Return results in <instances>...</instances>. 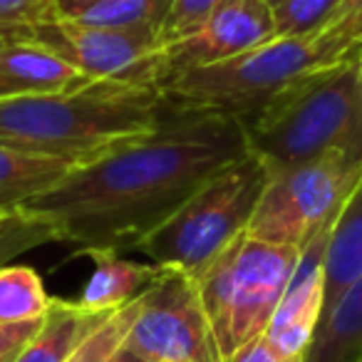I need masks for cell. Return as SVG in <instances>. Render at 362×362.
<instances>
[{
	"label": "cell",
	"mask_w": 362,
	"mask_h": 362,
	"mask_svg": "<svg viewBox=\"0 0 362 362\" xmlns=\"http://www.w3.org/2000/svg\"><path fill=\"white\" fill-rule=\"evenodd\" d=\"M300 251L258 241L246 231L197 278L223 360L268 332Z\"/></svg>",
	"instance_id": "6"
},
{
	"label": "cell",
	"mask_w": 362,
	"mask_h": 362,
	"mask_svg": "<svg viewBox=\"0 0 362 362\" xmlns=\"http://www.w3.org/2000/svg\"><path fill=\"white\" fill-rule=\"evenodd\" d=\"M357 362H362V357H360V360H357Z\"/></svg>",
	"instance_id": "33"
},
{
	"label": "cell",
	"mask_w": 362,
	"mask_h": 362,
	"mask_svg": "<svg viewBox=\"0 0 362 362\" xmlns=\"http://www.w3.org/2000/svg\"><path fill=\"white\" fill-rule=\"evenodd\" d=\"M124 347L146 362H223L197 278L164 268L141 296Z\"/></svg>",
	"instance_id": "8"
},
{
	"label": "cell",
	"mask_w": 362,
	"mask_h": 362,
	"mask_svg": "<svg viewBox=\"0 0 362 362\" xmlns=\"http://www.w3.org/2000/svg\"><path fill=\"white\" fill-rule=\"evenodd\" d=\"M107 315L110 313H90L77 303L52 298L37 335L18 352L13 362H65Z\"/></svg>",
	"instance_id": "16"
},
{
	"label": "cell",
	"mask_w": 362,
	"mask_h": 362,
	"mask_svg": "<svg viewBox=\"0 0 362 362\" xmlns=\"http://www.w3.org/2000/svg\"><path fill=\"white\" fill-rule=\"evenodd\" d=\"M42 320H30V322H13V325H0V362L13 360L33 337L37 335Z\"/></svg>",
	"instance_id": "25"
},
{
	"label": "cell",
	"mask_w": 362,
	"mask_h": 362,
	"mask_svg": "<svg viewBox=\"0 0 362 362\" xmlns=\"http://www.w3.org/2000/svg\"><path fill=\"white\" fill-rule=\"evenodd\" d=\"M82 166L67 156L23 149L0 141V206L13 214L30 199L50 192Z\"/></svg>",
	"instance_id": "13"
},
{
	"label": "cell",
	"mask_w": 362,
	"mask_h": 362,
	"mask_svg": "<svg viewBox=\"0 0 362 362\" xmlns=\"http://www.w3.org/2000/svg\"><path fill=\"white\" fill-rule=\"evenodd\" d=\"M50 21H57L52 0H0V37Z\"/></svg>",
	"instance_id": "24"
},
{
	"label": "cell",
	"mask_w": 362,
	"mask_h": 362,
	"mask_svg": "<svg viewBox=\"0 0 362 362\" xmlns=\"http://www.w3.org/2000/svg\"><path fill=\"white\" fill-rule=\"evenodd\" d=\"M362 357V276L322 317L303 362H357Z\"/></svg>",
	"instance_id": "17"
},
{
	"label": "cell",
	"mask_w": 362,
	"mask_h": 362,
	"mask_svg": "<svg viewBox=\"0 0 362 362\" xmlns=\"http://www.w3.org/2000/svg\"><path fill=\"white\" fill-rule=\"evenodd\" d=\"M317 37L340 60L362 57V0H342Z\"/></svg>",
	"instance_id": "21"
},
{
	"label": "cell",
	"mask_w": 362,
	"mask_h": 362,
	"mask_svg": "<svg viewBox=\"0 0 362 362\" xmlns=\"http://www.w3.org/2000/svg\"><path fill=\"white\" fill-rule=\"evenodd\" d=\"M266 3H268V6H271V8H273V11H276V8H278V6H281L283 0H266Z\"/></svg>",
	"instance_id": "29"
},
{
	"label": "cell",
	"mask_w": 362,
	"mask_h": 362,
	"mask_svg": "<svg viewBox=\"0 0 362 362\" xmlns=\"http://www.w3.org/2000/svg\"><path fill=\"white\" fill-rule=\"evenodd\" d=\"M342 0H283L276 8L278 37H303L317 33Z\"/></svg>",
	"instance_id": "22"
},
{
	"label": "cell",
	"mask_w": 362,
	"mask_h": 362,
	"mask_svg": "<svg viewBox=\"0 0 362 362\" xmlns=\"http://www.w3.org/2000/svg\"><path fill=\"white\" fill-rule=\"evenodd\" d=\"M248 154L233 117L181 112L164 102L159 129L77 166L16 216L77 253L134 251L204 181Z\"/></svg>",
	"instance_id": "1"
},
{
	"label": "cell",
	"mask_w": 362,
	"mask_h": 362,
	"mask_svg": "<svg viewBox=\"0 0 362 362\" xmlns=\"http://www.w3.org/2000/svg\"><path fill=\"white\" fill-rule=\"evenodd\" d=\"M8 37L47 47L90 80L159 87L164 77L161 35L154 28L112 30V28L85 25V23L57 18V21L16 30Z\"/></svg>",
	"instance_id": "9"
},
{
	"label": "cell",
	"mask_w": 362,
	"mask_h": 362,
	"mask_svg": "<svg viewBox=\"0 0 362 362\" xmlns=\"http://www.w3.org/2000/svg\"><path fill=\"white\" fill-rule=\"evenodd\" d=\"M50 305L52 298L47 296L37 271L28 266L0 268V325L40 320Z\"/></svg>",
	"instance_id": "18"
},
{
	"label": "cell",
	"mask_w": 362,
	"mask_h": 362,
	"mask_svg": "<svg viewBox=\"0 0 362 362\" xmlns=\"http://www.w3.org/2000/svg\"><path fill=\"white\" fill-rule=\"evenodd\" d=\"M360 60L327 67L300 80L243 122L248 151L271 174L342 151L362 161Z\"/></svg>",
	"instance_id": "3"
},
{
	"label": "cell",
	"mask_w": 362,
	"mask_h": 362,
	"mask_svg": "<svg viewBox=\"0 0 362 362\" xmlns=\"http://www.w3.org/2000/svg\"><path fill=\"white\" fill-rule=\"evenodd\" d=\"M161 112L159 87L90 80L60 95L0 102V141L87 164L154 134Z\"/></svg>",
	"instance_id": "2"
},
{
	"label": "cell",
	"mask_w": 362,
	"mask_h": 362,
	"mask_svg": "<svg viewBox=\"0 0 362 362\" xmlns=\"http://www.w3.org/2000/svg\"><path fill=\"white\" fill-rule=\"evenodd\" d=\"M105 362H146L144 357H139L136 352H132V350H127L124 345L119 347V350L115 352V355H110Z\"/></svg>",
	"instance_id": "28"
},
{
	"label": "cell",
	"mask_w": 362,
	"mask_h": 362,
	"mask_svg": "<svg viewBox=\"0 0 362 362\" xmlns=\"http://www.w3.org/2000/svg\"><path fill=\"white\" fill-rule=\"evenodd\" d=\"M360 85H362V60H360Z\"/></svg>",
	"instance_id": "31"
},
{
	"label": "cell",
	"mask_w": 362,
	"mask_h": 362,
	"mask_svg": "<svg viewBox=\"0 0 362 362\" xmlns=\"http://www.w3.org/2000/svg\"><path fill=\"white\" fill-rule=\"evenodd\" d=\"M90 82L60 55L35 42L0 37V102L60 95Z\"/></svg>",
	"instance_id": "12"
},
{
	"label": "cell",
	"mask_w": 362,
	"mask_h": 362,
	"mask_svg": "<svg viewBox=\"0 0 362 362\" xmlns=\"http://www.w3.org/2000/svg\"><path fill=\"white\" fill-rule=\"evenodd\" d=\"M6 216H8V211L3 206H0V218H6Z\"/></svg>",
	"instance_id": "30"
},
{
	"label": "cell",
	"mask_w": 362,
	"mask_h": 362,
	"mask_svg": "<svg viewBox=\"0 0 362 362\" xmlns=\"http://www.w3.org/2000/svg\"><path fill=\"white\" fill-rule=\"evenodd\" d=\"M141 296H144V293H141ZM141 296L134 298L132 303H127L119 310L110 313V315L80 342V347H77L65 362H105L110 355H115V352L124 345L127 332H129L132 322L139 315Z\"/></svg>",
	"instance_id": "20"
},
{
	"label": "cell",
	"mask_w": 362,
	"mask_h": 362,
	"mask_svg": "<svg viewBox=\"0 0 362 362\" xmlns=\"http://www.w3.org/2000/svg\"><path fill=\"white\" fill-rule=\"evenodd\" d=\"M360 179L362 161L342 151H327L305 164L276 171L248 223V236L276 246L305 248L340 214Z\"/></svg>",
	"instance_id": "7"
},
{
	"label": "cell",
	"mask_w": 362,
	"mask_h": 362,
	"mask_svg": "<svg viewBox=\"0 0 362 362\" xmlns=\"http://www.w3.org/2000/svg\"><path fill=\"white\" fill-rule=\"evenodd\" d=\"M268 179V166L248 151L204 181L134 251L144 253L156 266L199 278L248 231Z\"/></svg>",
	"instance_id": "5"
},
{
	"label": "cell",
	"mask_w": 362,
	"mask_h": 362,
	"mask_svg": "<svg viewBox=\"0 0 362 362\" xmlns=\"http://www.w3.org/2000/svg\"><path fill=\"white\" fill-rule=\"evenodd\" d=\"M335 218L327 221L300 251L296 273L266 332L278 350L298 360H305L325 310V253Z\"/></svg>",
	"instance_id": "11"
},
{
	"label": "cell",
	"mask_w": 362,
	"mask_h": 362,
	"mask_svg": "<svg viewBox=\"0 0 362 362\" xmlns=\"http://www.w3.org/2000/svg\"><path fill=\"white\" fill-rule=\"evenodd\" d=\"M171 0H100L87 13L77 18V23L112 30H141L154 28L161 35V25L169 13Z\"/></svg>",
	"instance_id": "19"
},
{
	"label": "cell",
	"mask_w": 362,
	"mask_h": 362,
	"mask_svg": "<svg viewBox=\"0 0 362 362\" xmlns=\"http://www.w3.org/2000/svg\"><path fill=\"white\" fill-rule=\"evenodd\" d=\"M342 62L350 60L332 55L317 33L276 37L231 60L169 72L159 92L174 110L233 117L243 124L300 80Z\"/></svg>",
	"instance_id": "4"
},
{
	"label": "cell",
	"mask_w": 362,
	"mask_h": 362,
	"mask_svg": "<svg viewBox=\"0 0 362 362\" xmlns=\"http://www.w3.org/2000/svg\"><path fill=\"white\" fill-rule=\"evenodd\" d=\"M95 261L90 281L85 283L77 305L90 313H115L139 298L156 278L164 273V266L156 263L124 261L119 251H95L90 253Z\"/></svg>",
	"instance_id": "14"
},
{
	"label": "cell",
	"mask_w": 362,
	"mask_h": 362,
	"mask_svg": "<svg viewBox=\"0 0 362 362\" xmlns=\"http://www.w3.org/2000/svg\"><path fill=\"white\" fill-rule=\"evenodd\" d=\"M13 360H16V357H13ZM13 360H3V362H13Z\"/></svg>",
	"instance_id": "32"
},
{
	"label": "cell",
	"mask_w": 362,
	"mask_h": 362,
	"mask_svg": "<svg viewBox=\"0 0 362 362\" xmlns=\"http://www.w3.org/2000/svg\"><path fill=\"white\" fill-rule=\"evenodd\" d=\"M276 37V13L266 0H223L202 28L161 45L164 77L169 72L231 60Z\"/></svg>",
	"instance_id": "10"
},
{
	"label": "cell",
	"mask_w": 362,
	"mask_h": 362,
	"mask_svg": "<svg viewBox=\"0 0 362 362\" xmlns=\"http://www.w3.org/2000/svg\"><path fill=\"white\" fill-rule=\"evenodd\" d=\"M100 0H52V8H55L57 18H62V21H77L82 13H87Z\"/></svg>",
	"instance_id": "27"
},
{
	"label": "cell",
	"mask_w": 362,
	"mask_h": 362,
	"mask_svg": "<svg viewBox=\"0 0 362 362\" xmlns=\"http://www.w3.org/2000/svg\"><path fill=\"white\" fill-rule=\"evenodd\" d=\"M223 362H303L298 357H291L286 352H281L266 335L256 337L248 345L238 347L233 355H228Z\"/></svg>",
	"instance_id": "26"
},
{
	"label": "cell",
	"mask_w": 362,
	"mask_h": 362,
	"mask_svg": "<svg viewBox=\"0 0 362 362\" xmlns=\"http://www.w3.org/2000/svg\"><path fill=\"white\" fill-rule=\"evenodd\" d=\"M223 0H171L169 13L161 25V45L187 37L211 18Z\"/></svg>",
	"instance_id": "23"
},
{
	"label": "cell",
	"mask_w": 362,
	"mask_h": 362,
	"mask_svg": "<svg viewBox=\"0 0 362 362\" xmlns=\"http://www.w3.org/2000/svg\"><path fill=\"white\" fill-rule=\"evenodd\" d=\"M362 276V179L342 204L332 226L325 253V310H332L340 296ZM322 322V320H320Z\"/></svg>",
	"instance_id": "15"
}]
</instances>
